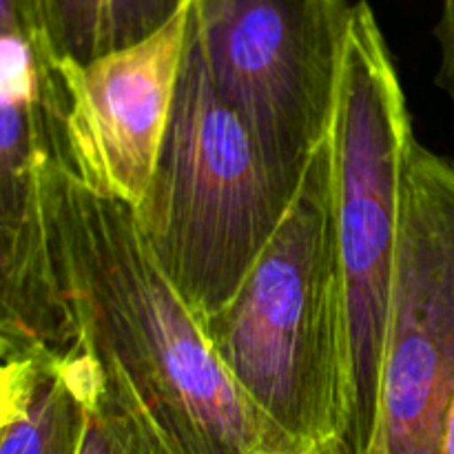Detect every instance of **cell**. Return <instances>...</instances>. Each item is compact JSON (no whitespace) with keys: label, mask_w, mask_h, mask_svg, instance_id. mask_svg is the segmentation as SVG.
I'll use <instances>...</instances> for the list:
<instances>
[{"label":"cell","mask_w":454,"mask_h":454,"mask_svg":"<svg viewBox=\"0 0 454 454\" xmlns=\"http://www.w3.org/2000/svg\"><path fill=\"white\" fill-rule=\"evenodd\" d=\"M189 4L158 34L87 65L60 60L78 180L136 208L158 164L184 53Z\"/></svg>","instance_id":"obj_8"},{"label":"cell","mask_w":454,"mask_h":454,"mask_svg":"<svg viewBox=\"0 0 454 454\" xmlns=\"http://www.w3.org/2000/svg\"><path fill=\"white\" fill-rule=\"evenodd\" d=\"M69 176L60 58L43 27L0 3V340L75 341L51 242L53 200Z\"/></svg>","instance_id":"obj_5"},{"label":"cell","mask_w":454,"mask_h":454,"mask_svg":"<svg viewBox=\"0 0 454 454\" xmlns=\"http://www.w3.org/2000/svg\"><path fill=\"white\" fill-rule=\"evenodd\" d=\"M80 454L180 452L146 411L133 386L111 364L100 362L87 397V424Z\"/></svg>","instance_id":"obj_11"},{"label":"cell","mask_w":454,"mask_h":454,"mask_svg":"<svg viewBox=\"0 0 454 454\" xmlns=\"http://www.w3.org/2000/svg\"><path fill=\"white\" fill-rule=\"evenodd\" d=\"M350 12L348 0L189 3L186 38L288 195L331 136Z\"/></svg>","instance_id":"obj_6"},{"label":"cell","mask_w":454,"mask_h":454,"mask_svg":"<svg viewBox=\"0 0 454 454\" xmlns=\"http://www.w3.org/2000/svg\"><path fill=\"white\" fill-rule=\"evenodd\" d=\"M454 393V162L415 142L406 168L380 412L366 454H437Z\"/></svg>","instance_id":"obj_7"},{"label":"cell","mask_w":454,"mask_h":454,"mask_svg":"<svg viewBox=\"0 0 454 454\" xmlns=\"http://www.w3.org/2000/svg\"><path fill=\"white\" fill-rule=\"evenodd\" d=\"M0 454H80L96 355L80 340H0Z\"/></svg>","instance_id":"obj_9"},{"label":"cell","mask_w":454,"mask_h":454,"mask_svg":"<svg viewBox=\"0 0 454 454\" xmlns=\"http://www.w3.org/2000/svg\"><path fill=\"white\" fill-rule=\"evenodd\" d=\"M200 331L284 450L348 443V313L331 136L310 155L286 215L239 291Z\"/></svg>","instance_id":"obj_2"},{"label":"cell","mask_w":454,"mask_h":454,"mask_svg":"<svg viewBox=\"0 0 454 454\" xmlns=\"http://www.w3.org/2000/svg\"><path fill=\"white\" fill-rule=\"evenodd\" d=\"M284 454H353L348 443L344 439H331L324 443H313V446L300 448V450L284 452Z\"/></svg>","instance_id":"obj_13"},{"label":"cell","mask_w":454,"mask_h":454,"mask_svg":"<svg viewBox=\"0 0 454 454\" xmlns=\"http://www.w3.org/2000/svg\"><path fill=\"white\" fill-rule=\"evenodd\" d=\"M331 142L348 313V446L366 454L380 412L403 182L417 142L393 53L368 0L350 12Z\"/></svg>","instance_id":"obj_4"},{"label":"cell","mask_w":454,"mask_h":454,"mask_svg":"<svg viewBox=\"0 0 454 454\" xmlns=\"http://www.w3.org/2000/svg\"><path fill=\"white\" fill-rule=\"evenodd\" d=\"M293 198L184 38L158 164L133 213L151 255L200 328L233 300Z\"/></svg>","instance_id":"obj_3"},{"label":"cell","mask_w":454,"mask_h":454,"mask_svg":"<svg viewBox=\"0 0 454 454\" xmlns=\"http://www.w3.org/2000/svg\"><path fill=\"white\" fill-rule=\"evenodd\" d=\"M434 35L439 43L437 84L454 105V0H443Z\"/></svg>","instance_id":"obj_12"},{"label":"cell","mask_w":454,"mask_h":454,"mask_svg":"<svg viewBox=\"0 0 454 454\" xmlns=\"http://www.w3.org/2000/svg\"><path fill=\"white\" fill-rule=\"evenodd\" d=\"M34 18L60 60L87 65L158 34L191 0H9Z\"/></svg>","instance_id":"obj_10"},{"label":"cell","mask_w":454,"mask_h":454,"mask_svg":"<svg viewBox=\"0 0 454 454\" xmlns=\"http://www.w3.org/2000/svg\"><path fill=\"white\" fill-rule=\"evenodd\" d=\"M437 454H454V393L448 403L446 419H443V433H442V443H439Z\"/></svg>","instance_id":"obj_14"},{"label":"cell","mask_w":454,"mask_h":454,"mask_svg":"<svg viewBox=\"0 0 454 454\" xmlns=\"http://www.w3.org/2000/svg\"><path fill=\"white\" fill-rule=\"evenodd\" d=\"M51 242L75 341L133 386L177 452H286L222 371L129 204L69 176L53 200Z\"/></svg>","instance_id":"obj_1"}]
</instances>
